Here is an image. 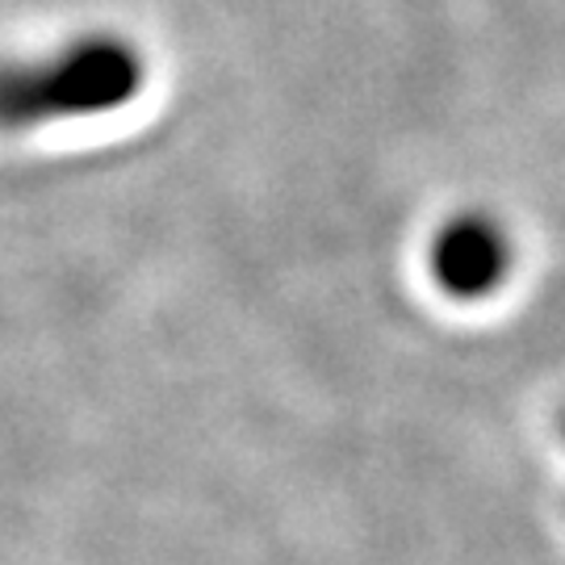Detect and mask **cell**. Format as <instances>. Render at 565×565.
I'll use <instances>...</instances> for the list:
<instances>
[{
  "label": "cell",
  "instance_id": "1",
  "mask_svg": "<svg viewBox=\"0 0 565 565\" xmlns=\"http://www.w3.org/2000/svg\"><path fill=\"white\" fill-rule=\"evenodd\" d=\"M147 55L114 30H93L39 55L0 60V130L25 135L63 121H93L139 102Z\"/></svg>",
  "mask_w": 565,
  "mask_h": 565
},
{
  "label": "cell",
  "instance_id": "2",
  "mask_svg": "<svg viewBox=\"0 0 565 565\" xmlns=\"http://www.w3.org/2000/svg\"><path fill=\"white\" fill-rule=\"evenodd\" d=\"M515 247L499 218L465 210L436 226L427 243V273L452 302H482L511 277Z\"/></svg>",
  "mask_w": 565,
  "mask_h": 565
}]
</instances>
